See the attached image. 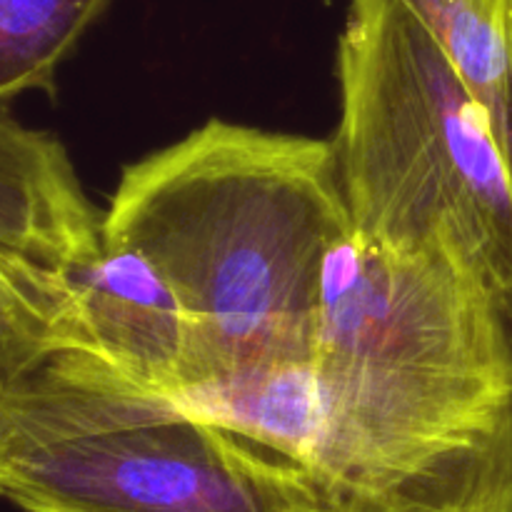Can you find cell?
Returning a JSON list of instances; mask_svg holds the SVG:
<instances>
[{
    "label": "cell",
    "mask_w": 512,
    "mask_h": 512,
    "mask_svg": "<svg viewBox=\"0 0 512 512\" xmlns=\"http://www.w3.org/2000/svg\"><path fill=\"white\" fill-rule=\"evenodd\" d=\"M63 273L73 283L88 348L165 393L185 395L208 383L193 320L145 255L103 243L88 263Z\"/></svg>",
    "instance_id": "obj_5"
},
{
    "label": "cell",
    "mask_w": 512,
    "mask_h": 512,
    "mask_svg": "<svg viewBox=\"0 0 512 512\" xmlns=\"http://www.w3.org/2000/svg\"><path fill=\"white\" fill-rule=\"evenodd\" d=\"M0 243L58 270L103 248V213L58 138L0 115Z\"/></svg>",
    "instance_id": "obj_6"
},
{
    "label": "cell",
    "mask_w": 512,
    "mask_h": 512,
    "mask_svg": "<svg viewBox=\"0 0 512 512\" xmlns=\"http://www.w3.org/2000/svg\"><path fill=\"white\" fill-rule=\"evenodd\" d=\"M0 500L25 512H320L293 460L83 345L0 405Z\"/></svg>",
    "instance_id": "obj_4"
},
{
    "label": "cell",
    "mask_w": 512,
    "mask_h": 512,
    "mask_svg": "<svg viewBox=\"0 0 512 512\" xmlns=\"http://www.w3.org/2000/svg\"><path fill=\"white\" fill-rule=\"evenodd\" d=\"M293 460L320 512H512V330L455 248L330 253L313 353L183 395Z\"/></svg>",
    "instance_id": "obj_1"
},
{
    "label": "cell",
    "mask_w": 512,
    "mask_h": 512,
    "mask_svg": "<svg viewBox=\"0 0 512 512\" xmlns=\"http://www.w3.org/2000/svg\"><path fill=\"white\" fill-rule=\"evenodd\" d=\"M110 0H0V105L53 93L58 68Z\"/></svg>",
    "instance_id": "obj_8"
},
{
    "label": "cell",
    "mask_w": 512,
    "mask_h": 512,
    "mask_svg": "<svg viewBox=\"0 0 512 512\" xmlns=\"http://www.w3.org/2000/svg\"><path fill=\"white\" fill-rule=\"evenodd\" d=\"M348 235L333 140L218 118L128 165L103 213V243L138 250L178 293L205 385L310 358Z\"/></svg>",
    "instance_id": "obj_2"
},
{
    "label": "cell",
    "mask_w": 512,
    "mask_h": 512,
    "mask_svg": "<svg viewBox=\"0 0 512 512\" xmlns=\"http://www.w3.org/2000/svg\"><path fill=\"white\" fill-rule=\"evenodd\" d=\"M88 348L68 275L0 243V405L35 368L68 348Z\"/></svg>",
    "instance_id": "obj_7"
},
{
    "label": "cell",
    "mask_w": 512,
    "mask_h": 512,
    "mask_svg": "<svg viewBox=\"0 0 512 512\" xmlns=\"http://www.w3.org/2000/svg\"><path fill=\"white\" fill-rule=\"evenodd\" d=\"M340 180L353 233L455 248L512 318V178L488 113L408 0H350L338 43Z\"/></svg>",
    "instance_id": "obj_3"
},
{
    "label": "cell",
    "mask_w": 512,
    "mask_h": 512,
    "mask_svg": "<svg viewBox=\"0 0 512 512\" xmlns=\"http://www.w3.org/2000/svg\"><path fill=\"white\" fill-rule=\"evenodd\" d=\"M510 330H512V318H510Z\"/></svg>",
    "instance_id": "obj_9"
}]
</instances>
